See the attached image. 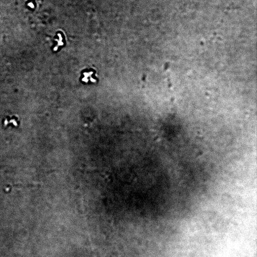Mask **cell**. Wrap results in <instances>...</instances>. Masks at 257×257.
<instances>
[{"instance_id":"1","label":"cell","mask_w":257,"mask_h":257,"mask_svg":"<svg viewBox=\"0 0 257 257\" xmlns=\"http://www.w3.org/2000/svg\"><path fill=\"white\" fill-rule=\"evenodd\" d=\"M93 72L85 73L84 74L85 75V78L83 79V81L86 83L89 82V81H91L92 82H96V81L94 80L91 77V76L93 74Z\"/></svg>"},{"instance_id":"2","label":"cell","mask_w":257,"mask_h":257,"mask_svg":"<svg viewBox=\"0 0 257 257\" xmlns=\"http://www.w3.org/2000/svg\"><path fill=\"white\" fill-rule=\"evenodd\" d=\"M58 36H59V40H56L55 41L57 42V45L55 47V49H54L55 51H56L58 49V47H60L61 46H62L63 45V44L62 43V37H61V35L60 34H58Z\"/></svg>"}]
</instances>
